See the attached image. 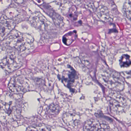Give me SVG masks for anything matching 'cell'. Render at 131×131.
I'll list each match as a JSON object with an SVG mask.
<instances>
[{"label":"cell","mask_w":131,"mask_h":131,"mask_svg":"<svg viewBox=\"0 0 131 131\" xmlns=\"http://www.w3.org/2000/svg\"><path fill=\"white\" fill-rule=\"evenodd\" d=\"M22 64V58L18 51L8 46L0 47V66L4 70L12 72Z\"/></svg>","instance_id":"6da1fadb"},{"label":"cell","mask_w":131,"mask_h":131,"mask_svg":"<svg viewBox=\"0 0 131 131\" xmlns=\"http://www.w3.org/2000/svg\"><path fill=\"white\" fill-rule=\"evenodd\" d=\"M33 42V38L30 35L19 32L11 35L6 39V43L8 47L20 52L31 48Z\"/></svg>","instance_id":"7a4b0ae2"},{"label":"cell","mask_w":131,"mask_h":131,"mask_svg":"<svg viewBox=\"0 0 131 131\" xmlns=\"http://www.w3.org/2000/svg\"><path fill=\"white\" fill-rule=\"evenodd\" d=\"M100 80L103 85L112 91L119 92L124 88V83L121 76L114 71H105L101 74Z\"/></svg>","instance_id":"3957f363"},{"label":"cell","mask_w":131,"mask_h":131,"mask_svg":"<svg viewBox=\"0 0 131 131\" xmlns=\"http://www.w3.org/2000/svg\"><path fill=\"white\" fill-rule=\"evenodd\" d=\"M112 111L117 114L124 112L127 106L126 98L118 92L112 91L108 95Z\"/></svg>","instance_id":"277c9868"},{"label":"cell","mask_w":131,"mask_h":131,"mask_svg":"<svg viewBox=\"0 0 131 131\" xmlns=\"http://www.w3.org/2000/svg\"><path fill=\"white\" fill-rule=\"evenodd\" d=\"M26 82L22 75H18L12 78L8 85L10 90L15 94L23 93L25 90Z\"/></svg>","instance_id":"5b68a950"},{"label":"cell","mask_w":131,"mask_h":131,"mask_svg":"<svg viewBox=\"0 0 131 131\" xmlns=\"http://www.w3.org/2000/svg\"><path fill=\"white\" fill-rule=\"evenodd\" d=\"M14 21L3 15L0 18V41L4 40L15 27Z\"/></svg>","instance_id":"8992f818"},{"label":"cell","mask_w":131,"mask_h":131,"mask_svg":"<svg viewBox=\"0 0 131 131\" xmlns=\"http://www.w3.org/2000/svg\"><path fill=\"white\" fill-rule=\"evenodd\" d=\"M63 120L69 127L74 128L78 126L80 122V117L73 112H66L63 115Z\"/></svg>","instance_id":"52a82bcc"},{"label":"cell","mask_w":131,"mask_h":131,"mask_svg":"<svg viewBox=\"0 0 131 131\" xmlns=\"http://www.w3.org/2000/svg\"><path fill=\"white\" fill-rule=\"evenodd\" d=\"M107 124L105 122L92 119L86 122L84 127V131H98Z\"/></svg>","instance_id":"ba28073f"},{"label":"cell","mask_w":131,"mask_h":131,"mask_svg":"<svg viewBox=\"0 0 131 131\" xmlns=\"http://www.w3.org/2000/svg\"><path fill=\"white\" fill-rule=\"evenodd\" d=\"M65 74H64L63 77L64 80L68 82V84L71 85L74 83L76 76V72L74 70L71 68H69L68 70H66Z\"/></svg>","instance_id":"9c48e42d"},{"label":"cell","mask_w":131,"mask_h":131,"mask_svg":"<svg viewBox=\"0 0 131 131\" xmlns=\"http://www.w3.org/2000/svg\"><path fill=\"white\" fill-rule=\"evenodd\" d=\"M119 62L120 65L122 67H128L131 65V60L130 56L127 54L123 55L121 57Z\"/></svg>","instance_id":"30bf717a"},{"label":"cell","mask_w":131,"mask_h":131,"mask_svg":"<svg viewBox=\"0 0 131 131\" xmlns=\"http://www.w3.org/2000/svg\"><path fill=\"white\" fill-rule=\"evenodd\" d=\"M123 9L126 17L131 21V1H127L125 2Z\"/></svg>","instance_id":"8fae6325"},{"label":"cell","mask_w":131,"mask_h":131,"mask_svg":"<svg viewBox=\"0 0 131 131\" xmlns=\"http://www.w3.org/2000/svg\"><path fill=\"white\" fill-rule=\"evenodd\" d=\"M2 103L1 107L2 110L8 115L10 114L13 109L12 103L10 102H6L4 103L2 102Z\"/></svg>","instance_id":"7c38bea8"},{"label":"cell","mask_w":131,"mask_h":131,"mask_svg":"<svg viewBox=\"0 0 131 131\" xmlns=\"http://www.w3.org/2000/svg\"><path fill=\"white\" fill-rule=\"evenodd\" d=\"M60 111V106L57 104H52L50 105L48 108V112L52 115H56L59 113Z\"/></svg>","instance_id":"4fadbf2b"},{"label":"cell","mask_w":131,"mask_h":131,"mask_svg":"<svg viewBox=\"0 0 131 131\" xmlns=\"http://www.w3.org/2000/svg\"><path fill=\"white\" fill-rule=\"evenodd\" d=\"M38 131H51L50 127L45 124H40L37 126Z\"/></svg>","instance_id":"5bb4252c"},{"label":"cell","mask_w":131,"mask_h":131,"mask_svg":"<svg viewBox=\"0 0 131 131\" xmlns=\"http://www.w3.org/2000/svg\"><path fill=\"white\" fill-rule=\"evenodd\" d=\"M26 131H38L37 126H31L28 127Z\"/></svg>","instance_id":"9a60e30c"}]
</instances>
